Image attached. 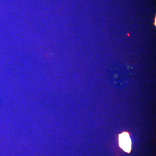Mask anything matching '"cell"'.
Returning a JSON list of instances; mask_svg holds the SVG:
<instances>
[{
	"instance_id": "cell-1",
	"label": "cell",
	"mask_w": 156,
	"mask_h": 156,
	"mask_svg": "<svg viewBox=\"0 0 156 156\" xmlns=\"http://www.w3.org/2000/svg\"><path fill=\"white\" fill-rule=\"evenodd\" d=\"M119 144L120 148L125 152L129 153L131 149V142L129 134L128 132H123L119 135Z\"/></svg>"
}]
</instances>
